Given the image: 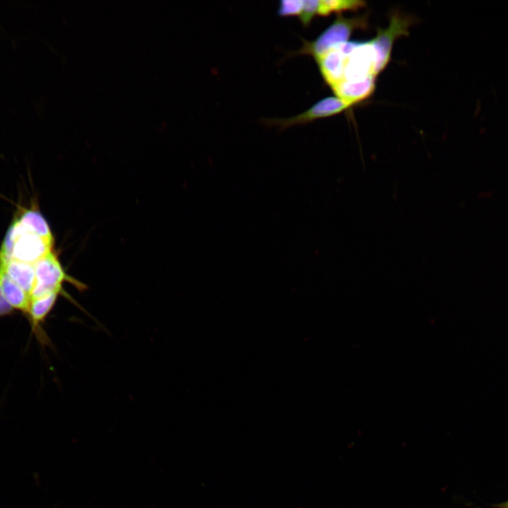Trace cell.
<instances>
[{"instance_id":"6da1fadb","label":"cell","mask_w":508,"mask_h":508,"mask_svg":"<svg viewBox=\"0 0 508 508\" xmlns=\"http://www.w3.org/2000/svg\"><path fill=\"white\" fill-rule=\"evenodd\" d=\"M34 266L36 279L30 294L31 298L56 292L78 306V303L64 290L63 284L68 282L80 291L85 290L86 286L66 273L55 253L52 251L37 261Z\"/></svg>"},{"instance_id":"7a4b0ae2","label":"cell","mask_w":508,"mask_h":508,"mask_svg":"<svg viewBox=\"0 0 508 508\" xmlns=\"http://www.w3.org/2000/svg\"><path fill=\"white\" fill-rule=\"evenodd\" d=\"M367 27V14L350 18L339 15L333 23L315 40L308 41L303 40L301 48L292 52L291 56L308 55L315 59L329 49L347 42L348 39L355 30L366 28Z\"/></svg>"},{"instance_id":"3957f363","label":"cell","mask_w":508,"mask_h":508,"mask_svg":"<svg viewBox=\"0 0 508 508\" xmlns=\"http://www.w3.org/2000/svg\"><path fill=\"white\" fill-rule=\"evenodd\" d=\"M8 231L13 240V260L35 265L52 251L53 241L29 232L18 219L13 222Z\"/></svg>"},{"instance_id":"277c9868","label":"cell","mask_w":508,"mask_h":508,"mask_svg":"<svg viewBox=\"0 0 508 508\" xmlns=\"http://www.w3.org/2000/svg\"><path fill=\"white\" fill-rule=\"evenodd\" d=\"M351 106L337 97H328L315 103L305 111L289 118L264 119L267 126H278L280 130L306 124L315 120L339 114Z\"/></svg>"},{"instance_id":"5b68a950","label":"cell","mask_w":508,"mask_h":508,"mask_svg":"<svg viewBox=\"0 0 508 508\" xmlns=\"http://www.w3.org/2000/svg\"><path fill=\"white\" fill-rule=\"evenodd\" d=\"M412 23V18L394 13L391 16L389 26L383 30L378 29L376 36L371 40L378 56L381 71L389 62L394 42L400 36L409 33L408 30Z\"/></svg>"},{"instance_id":"8992f818","label":"cell","mask_w":508,"mask_h":508,"mask_svg":"<svg viewBox=\"0 0 508 508\" xmlns=\"http://www.w3.org/2000/svg\"><path fill=\"white\" fill-rule=\"evenodd\" d=\"M59 295L54 292L40 297L31 298L28 310L25 315L30 325L32 334L43 345L49 343V339L42 328L46 318L53 310Z\"/></svg>"},{"instance_id":"52a82bcc","label":"cell","mask_w":508,"mask_h":508,"mask_svg":"<svg viewBox=\"0 0 508 508\" xmlns=\"http://www.w3.org/2000/svg\"><path fill=\"white\" fill-rule=\"evenodd\" d=\"M0 267L30 296L36 279L34 265L12 259L6 263H0Z\"/></svg>"},{"instance_id":"ba28073f","label":"cell","mask_w":508,"mask_h":508,"mask_svg":"<svg viewBox=\"0 0 508 508\" xmlns=\"http://www.w3.org/2000/svg\"><path fill=\"white\" fill-rule=\"evenodd\" d=\"M0 285L4 296L9 305L15 310L20 311L25 316L31 298L28 293L9 278L1 267Z\"/></svg>"},{"instance_id":"9c48e42d","label":"cell","mask_w":508,"mask_h":508,"mask_svg":"<svg viewBox=\"0 0 508 508\" xmlns=\"http://www.w3.org/2000/svg\"><path fill=\"white\" fill-rule=\"evenodd\" d=\"M18 220L29 232L54 242L49 224L39 212L34 210H27Z\"/></svg>"},{"instance_id":"30bf717a","label":"cell","mask_w":508,"mask_h":508,"mask_svg":"<svg viewBox=\"0 0 508 508\" xmlns=\"http://www.w3.org/2000/svg\"><path fill=\"white\" fill-rule=\"evenodd\" d=\"M364 6L365 2L360 1H319L318 15L327 16L333 12L356 10Z\"/></svg>"},{"instance_id":"8fae6325","label":"cell","mask_w":508,"mask_h":508,"mask_svg":"<svg viewBox=\"0 0 508 508\" xmlns=\"http://www.w3.org/2000/svg\"><path fill=\"white\" fill-rule=\"evenodd\" d=\"M303 7V1L288 0L279 2L278 15L282 17L297 16L298 17Z\"/></svg>"},{"instance_id":"7c38bea8","label":"cell","mask_w":508,"mask_h":508,"mask_svg":"<svg viewBox=\"0 0 508 508\" xmlns=\"http://www.w3.org/2000/svg\"><path fill=\"white\" fill-rule=\"evenodd\" d=\"M318 4L319 1H303V7L298 18L304 26L310 25L313 18L318 15Z\"/></svg>"},{"instance_id":"4fadbf2b","label":"cell","mask_w":508,"mask_h":508,"mask_svg":"<svg viewBox=\"0 0 508 508\" xmlns=\"http://www.w3.org/2000/svg\"><path fill=\"white\" fill-rule=\"evenodd\" d=\"M16 310L6 300L0 285V318L13 315Z\"/></svg>"}]
</instances>
